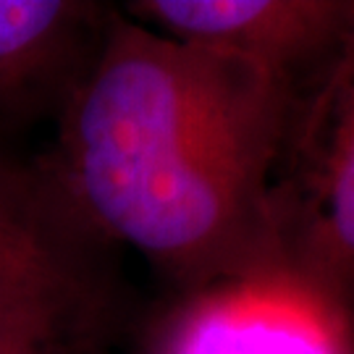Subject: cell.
I'll return each mask as SVG.
<instances>
[{
  "mask_svg": "<svg viewBox=\"0 0 354 354\" xmlns=\"http://www.w3.org/2000/svg\"><path fill=\"white\" fill-rule=\"evenodd\" d=\"M294 102L252 64L115 8L42 165L102 244L187 294L283 268L273 187Z\"/></svg>",
  "mask_w": 354,
  "mask_h": 354,
  "instance_id": "obj_1",
  "label": "cell"
},
{
  "mask_svg": "<svg viewBox=\"0 0 354 354\" xmlns=\"http://www.w3.org/2000/svg\"><path fill=\"white\" fill-rule=\"evenodd\" d=\"M273 221L283 270L354 328V35L294 102Z\"/></svg>",
  "mask_w": 354,
  "mask_h": 354,
  "instance_id": "obj_2",
  "label": "cell"
},
{
  "mask_svg": "<svg viewBox=\"0 0 354 354\" xmlns=\"http://www.w3.org/2000/svg\"><path fill=\"white\" fill-rule=\"evenodd\" d=\"M105 247L45 165L0 155V326L92 349L113 307Z\"/></svg>",
  "mask_w": 354,
  "mask_h": 354,
  "instance_id": "obj_3",
  "label": "cell"
},
{
  "mask_svg": "<svg viewBox=\"0 0 354 354\" xmlns=\"http://www.w3.org/2000/svg\"><path fill=\"white\" fill-rule=\"evenodd\" d=\"M131 21L181 45L239 58L299 100L354 35V0H131Z\"/></svg>",
  "mask_w": 354,
  "mask_h": 354,
  "instance_id": "obj_4",
  "label": "cell"
},
{
  "mask_svg": "<svg viewBox=\"0 0 354 354\" xmlns=\"http://www.w3.org/2000/svg\"><path fill=\"white\" fill-rule=\"evenodd\" d=\"M142 354H354V328L279 268L176 294Z\"/></svg>",
  "mask_w": 354,
  "mask_h": 354,
  "instance_id": "obj_5",
  "label": "cell"
},
{
  "mask_svg": "<svg viewBox=\"0 0 354 354\" xmlns=\"http://www.w3.org/2000/svg\"><path fill=\"white\" fill-rule=\"evenodd\" d=\"M115 8L89 0H0V124L61 118Z\"/></svg>",
  "mask_w": 354,
  "mask_h": 354,
  "instance_id": "obj_6",
  "label": "cell"
},
{
  "mask_svg": "<svg viewBox=\"0 0 354 354\" xmlns=\"http://www.w3.org/2000/svg\"><path fill=\"white\" fill-rule=\"evenodd\" d=\"M84 352H89V349L68 342V339H61V336L0 326V354H84Z\"/></svg>",
  "mask_w": 354,
  "mask_h": 354,
  "instance_id": "obj_7",
  "label": "cell"
}]
</instances>
